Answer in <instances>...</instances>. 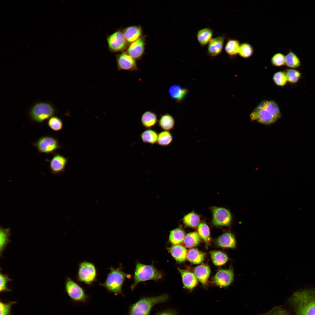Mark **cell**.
Listing matches in <instances>:
<instances>
[{"label":"cell","instance_id":"1","mask_svg":"<svg viewBox=\"0 0 315 315\" xmlns=\"http://www.w3.org/2000/svg\"><path fill=\"white\" fill-rule=\"evenodd\" d=\"M281 116L278 105L274 101L264 100L260 103L251 113L250 118L265 125L273 123Z\"/></svg>","mask_w":315,"mask_h":315},{"label":"cell","instance_id":"2","mask_svg":"<svg viewBox=\"0 0 315 315\" xmlns=\"http://www.w3.org/2000/svg\"><path fill=\"white\" fill-rule=\"evenodd\" d=\"M292 301L297 315H315V289H307L295 293Z\"/></svg>","mask_w":315,"mask_h":315},{"label":"cell","instance_id":"3","mask_svg":"<svg viewBox=\"0 0 315 315\" xmlns=\"http://www.w3.org/2000/svg\"><path fill=\"white\" fill-rule=\"evenodd\" d=\"M131 276L123 271L121 266L116 268L111 266L105 281L103 283H99V285L104 287L108 292L116 295L120 294L123 296L122 291L123 283L126 278H130Z\"/></svg>","mask_w":315,"mask_h":315},{"label":"cell","instance_id":"4","mask_svg":"<svg viewBox=\"0 0 315 315\" xmlns=\"http://www.w3.org/2000/svg\"><path fill=\"white\" fill-rule=\"evenodd\" d=\"M169 296L166 294L141 298L129 307V315H149L153 307L156 304L167 301Z\"/></svg>","mask_w":315,"mask_h":315},{"label":"cell","instance_id":"5","mask_svg":"<svg viewBox=\"0 0 315 315\" xmlns=\"http://www.w3.org/2000/svg\"><path fill=\"white\" fill-rule=\"evenodd\" d=\"M162 272L157 269L153 264L145 265L137 261L133 276V282L131 286L133 290L139 283L148 280L157 281L162 279Z\"/></svg>","mask_w":315,"mask_h":315},{"label":"cell","instance_id":"6","mask_svg":"<svg viewBox=\"0 0 315 315\" xmlns=\"http://www.w3.org/2000/svg\"><path fill=\"white\" fill-rule=\"evenodd\" d=\"M55 112L54 108L50 103L39 102L35 104L31 107L29 115L33 121L42 123L53 116Z\"/></svg>","mask_w":315,"mask_h":315},{"label":"cell","instance_id":"7","mask_svg":"<svg viewBox=\"0 0 315 315\" xmlns=\"http://www.w3.org/2000/svg\"><path fill=\"white\" fill-rule=\"evenodd\" d=\"M97 270L93 263L84 261L79 264L76 276L78 281L91 286L97 281Z\"/></svg>","mask_w":315,"mask_h":315},{"label":"cell","instance_id":"8","mask_svg":"<svg viewBox=\"0 0 315 315\" xmlns=\"http://www.w3.org/2000/svg\"><path fill=\"white\" fill-rule=\"evenodd\" d=\"M65 290L68 296L74 302L86 303L88 300L89 296L84 289L68 276L65 283Z\"/></svg>","mask_w":315,"mask_h":315},{"label":"cell","instance_id":"9","mask_svg":"<svg viewBox=\"0 0 315 315\" xmlns=\"http://www.w3.org/2000/svg\"><path fill=\"white\" fill-rule=\"evenodd\" d=\"M40 153L46 154H55L60 149L61 145L58 140L51 136L46 135L40 137L33 143Z\"/></svg>","mask_w":315,"mask_h":315},{"label":"cell","instance_id":"10","mask_svg":"<svg viewBox=\"0 0 315 315\" xmlns=\"http://www.w3.org/2000/svg\"><path fill=\"white\" fill-rule=\"evenodd\" d=\"M107 40L109 49L112 52L122 51L128 46L123 32L120 31H116L110 35Z\"/></svg>","mask_w":315,"mask_h":315},{"label":"cell","instance_id":"11","mask_svg":"<svg viewBox=\"0 0 315 315\" xmlns=\"http://www.w3.org/2000/svg\"><path fill=\"white\" fill-rule=\"evenodd\" d=\"M212 222L216 225L228 226L232 221V218L230 211L223 208L214 207L212 208Z\"/></svg>","mask_w":315,"mask_h":315},{"label":"cell","instance_id":"12","mask_svg":"<svg viewBox=\"0 0 315 315\" xmlns=\"http://www.w3.org/2000/svg\"><path fill=\"white\" fill-rule=\"evenodd\" d=\"M116 61L118 71H132L138 69L135 59L127 52H123L117 55Z\"/></svg>","mask_w":315,"mask_h":315},{"label":"cell","instance_id":"13","mask_svg":"<svg viewBox=\"0 0 315 315\" xmlns=\"http://www.w3.org/2000/svg\"><path fill=\"white\" fill-rule=\"evenodd\" d=\"M47 160L49 162V168L51 173L58 175L64 172L68 159L62 155L55 153L51 159Z\"/></svg>","mask_w":315,"mask_h":315},{"label":"cell","instance_id":"14","mask_svg":"<svg viewBox=\"0 0 315 315\" xmlns=\"http://www.w3.org/2000/svg\"><path fill=\"white\" fill-rule=\"evenodd\" d=\"M234 274L231 268L228 270H220L216 274L214 278L215 284L220 287L229 286L234 279Z\"/></svg>","mask_w":315,"mask_h":315},{"label":"cell","instance_id":"15","mask_svg":"<svg viewBox=\"0 0 315 315\" xmlns=\"http://www.w3.org/2000/svg\"><path fill=\"white\" fill-rule=\"evenodd\" d=\"M144 38L141 37L132 43L127 49V53L135 59L140 58L144 52Z\"/></svg>","mask_w":315,"mask_h":315},{"label":"cell","instance_id":"16","mask_svg":"<svg viewBox=\"0 0 315 315\" xmlns=\"http://www.w3.org/2000/svg\"><path fill=\"white\" fill-rule=\"evenodd\" d=\"M225 37L219 36L213 38L209 43L207 48V53L210 56L216 57L222 52Z\"/></svg>","mask_w":315,"mask_h":315},{"label":"cell","instance_id":"17","mask_svg":"<svg viewBox=\"0 0 315 315\" xmlns=\"http://www.w3.org/2000/svg\"><path fill=\"white\" fill-rule=\"evenodd\" d=\"M123 33L128 44L131 43L141 37L142 29L140 26H131L125 28Z\"/></svg>","mask_w":315,"mask_h":315},{"label":"cell","instance_id":"18","mask_svg":"<svg viewBox=\"0 0 315 315\" xmlns=\"http://www.w3.org/2000/svg\"><path fill=\"white\" fill-rule=\"evenodd\" d=\"M182 278L183 285L188 289L192 290L197 285V278L194 274L178 268Z\"/></svg>","mask_w":315,"mask_h":315},{"label":"cell","instance_id":"19","mask_svg":"<svg viewBox=\"0 0 315 315\" xmlns=\"http://www.w3.org/2000/svg\"><path fill=\"white\" fill-rule=\"evenodd\" d=\"M172 256L177 262H182L186 259L187 252L183 246L180 245H175L167 248Z\"/></svg>","mask_w":315,"mask_h":315},{"label":"cell","instance_id":"20","mask_svg":"<svg viewBox=\"0 0 315 315\" xmlns=\"http://www.w3.org/2000/svg\"><path fill=\"white\" fill-rule=\"evenodd\" d=\"M217 243L220 247L228 248H235L236 243L234 236L231 233H224L218 238Z\"/></svg>","mask_w":315,"mask_h":315},{"label":"cell","instance_id":"21","mask_svg":"<svg viewBox=\"0 0 315 315\" xmlns=\"http://www.w3.org/2000/svg\"><path fill=\"white\" fill-rule=\"evenodd\" d=\"M188 92L186 89L183 88L177 84L172 85L168 90L169 94L170 97L178 102L183 100L186 96Z\"/></svg>","mask_w":315,"mask_h":315},{"label":"cell","instance_id":"22","mask_svg":"<svg viewBox=\"0 0 315 315\" xmlns=\"http://www.w3.org/2000/svg\"><path fill=\"white\" fill-rule=\"evenodd\" d=\"M210 272V267L206 265L198 266L195 268L194 271V274L196 277L203 285L207 284Z\"/></svg>","mask_w":315,"mask_h":315},{"label":"cell","instance_id":"23","mask_svg":"<svg viewBox=\"0 0 315 315\" xmlns=\"http://www.w3.org/2000/svg\"><path fill=\"white\" fill-rule=\"evenodd\" d=\"M158 122L156 114L151 111H147L142 115L141 123L142 125L147 129H150L154 126Z\"/></svg>","mask_w":315,"mask_h":315},{"label":"cell","instance_id":"24","mask_svg":"<svg viewBox=\"0 0 315 315\" xmlns=\"http://www.w3.org/2000/svg\"><path fill=\"white\" fill-rule=\"evenodd\" d=\"M158 124L161 128L165 131H169L174 128L175 121L172 116L167 113L160 116Z\"/></svg>","mask_w":315,"mask_h":315},{"label":"cell","instance_id":"25","mask_svg":"<svg viewBox=\"0 0 315 315\" xmlns=\"http://www.w3.org/2000/svg\"><path fill=\"white\" fill-rule=\"evenodd\" d=\"M213 32L209 28H205L200 30L197 34L199 43L202 46L206 45L212 39Z\"/></svg>","mask_w":315,"mask_h":315},{"label":"cell","instance_id":"26","mask_svg":"<svg viewBox=\"0 0 315 315\" xmlns=\"http://www.w3.org/2000/svg\"><path fill=\"white\" fill-rule=\"evenodd\" d=\"M185 237L184 231L180 228H177L170 231L169 241L174 245H178L184 241Z\"/></svg>","mask_w":315,"mask_h":315},{"label":"cell","instance_id":"27","mask_svg":"<svg viewBox=\"0 0 315 315\" xmlns=\"http://www.w3.org/2000/svg\"><path fill=\"white\" fill-rule=\"evenodd\" d=\"M240 46L239 42L238 40L229 39L225 44V50L229 56L234 57L239 53Z\"/></svg>","mask_w":315,"mask_h":315},{"label":"cell","instance_id":"28","mask_svg":"<svg viewBox=\"0 0 315 315\" xmlns=\"http://www.w3.org/2000/svg\"><path fill=\"white\" fill-rule=\"evenodd\" d=\"M210 253L213 262L216 266H220L225 264L228 260V256L220 251H210Z\"/></svg>","mask_w":315,"mask_h":315},{"label":"cell","instance_id":"29","mask_svg":"<svg viewBox=\"0 0 315 315\" xmlns=\"http://www.w3.org/2000/svg\"><path fill=\"white\" fill-rule=\"evenodd\" d=\"M204 257V254L196 249H192L188 252L186 258L191 262L198 264L202 262Z\"/></svg>","mask_w":315,"mask_h":315},{"label":"cell","instance_id":"30","mask_svg":"<svg viewBox=\"0 0 315 315\" xmlns=\"http://www.w3.org/2000/svg\"><path fill=\"white\" fill-rule=\"evenodd\" d=\"M141 137L144 142L154 144L157 142L158 135L155 130L148 129L141 134Z\"/></svg>","mask_w":315,"mask_h":315},{"label":"cell","instance_id":"31","mask_svg":"<svg viewBox=\"0 0 315 315\" xmlns=\"http://www.w3.org/2000/svg\"><path fill=\"white\" fill-rule=\"evenodd\" d=\"M200 237L196 232L188 233L185 236L184 241L185 246L188 248H191L197 245L200 242Z\"/></svg>","mask_w":315,"mask_h":315},{"label":"cell","instance_id":"32","mask_svg":"<svg viewBox=\"0 0 315 315\" xmlns=\"http://www.w3.org/2000/svg\"><path fill=\"white\" fill-rule=\"evenodd\" d=\"M10 235L9 228H5L1 227L0 228V252L1 255L7 244L10 242L9 237Z\"/></svg>","mask_w":315,"mask_h":315},{"label":"cell","instance_id":"33","mask_svg":"<svg viewBox=\"0 0 315 315\" xmlns=\"http://www.w3.org/2000/svg\"><path fill=\"white\" fill-rule=\"evenodd\" d=\"M285 65L292 68H296L300 66V60L297 55L292 51L289 52L285 56Z\"/></svg>","mask_w":315,"mask_h":315},{"label":"cell","instance_id":"34","mask_svg":"<svg viewBox=\"0 0 315 315\" xmlns=\"http://www.w3.org/2000/svg\"><path fill=\"white\" fill-rule=\"evenodd\" d=\"M184 223L191 227H196L200 222V216L194 212H190L185 215L183 218Z\"/></svg>","mask_w":315,"mask_h":315},{"label":"cell","instance_id":"35","mask_svg":"<svg viewBox=\"0 0 315 315\" xmlns=\"http://www.w3.org/2000/svg\"><path fill=\"white\" fill-rule=\"evenodd\" d=\"M172 141V136L169 131H162L158 135L157 143L160 146H168L171 144Z\"/></svg>","mask_w":315,"mask_h":315},{"label":"cell","instance_id":"36","mask_svg":"<svg viewBox=\"0 0 315 315\" xmlns=\"http://www.w3.org/2000/svg\"><path fill=\"white\" fill-rule=\"evenodd\" d=\"M198 233L201 238L206 244H209L211 241L209 228L207 225L202 223L198 226Z\"/></svg>","mask_w":315,"mask_h":315},{"label":"cell","instance_id":"37","mask_svg":"<svg viewBox=\"0 0 315 315\" xmlns=\"http://www.w3.org/2000/svg\"><path fill=\"white\" fill-rule=\"evenodd\" d=\"M285 73L287 81L291 83H297L301 78V74L300 72L296 69H288Z\"/></svg>","mask_w":315,"mask_h":315},{"label":"cell","instance_id":"38","mask_svg":"<svg viewBox=\"0 0 315 315\" xmlns=\"http://www.w3.org/2000/svg\"><path fill=\"white\" fill-rule=\"evenodd\" d=\"M47 123L50 128L55 131L61 130L63 127V123L62 120L56 116H53L49 119Z\"/></svg>","mask_w":315,"mask_h":315},{"label":"cell","instance_id":"39","mask_svg":"<svg viewBox=\"0 0 315 315\" xmlns=\"http://www.w3.org/2000/svg\"><path fill=\"white\" fill-rule=\"evenodd\" d=\"M253 52V49L252 46L247 43H243L240 45L239 54L241 57L248 58L251 57Z\"/></svg>","mask_w":315,"mask_h":315},{"label":"cell","instance_id":"40","mask_svg":"<svg viewBox=\"0 0 315 315\" xmlns=\"http://www.w3.org/2000/svg\"><path fill=\"white\" fill-rule=\"evenodd\" d=\"M275 83L279 86H284L288 82L285 73L279 71L275 73L273 76Z\"/></svg>","mask_w":315,"mask_h":315},{"label":"cell","instance_id":"41","mask_svg":"<svg viewBox=\"0 0 315 315\" xmlns=\"http://www.w3.org/2000/svg\"><path fill=\"white\" fill-rule=\"evenodd\" d=\"M12 281L7 274H3L0 272V292L1 293L10 291L11 289L7 286V283Z\"/></svg>","mask_w":315,"mask_h":315},{"label":"cell","instance_id":"42","mask_svg":"<svg viewBox=\"0 0 315 315\" xmlns=\"http://www.w3.org/2000/svg\"><path fill=\"white\" fill-rule=\"evenodd\" d=\"M285 56L282 53H278L274 55L271 59L272 64L276 66H281L285 64Z\"/></svg>","mask_w":315,"mask_h":315},{"label":"cell","instance_id":"43","mask_svg":"<svg viewBox=\"0 0 315 315\" xmlns=\"http://www.w3.org/2000/svg\"><path fill=\"white\" fill-rule=\"evenodd\" d=\"M16 303L11 301L7 303L0 302V315H10L12 306Z\"/></svg>","mask_w":315,"mask_h":315},{"label":"cell","instance_id":"44","mask_svg":"<svg viewBox=\"0 0 315 315\" xmlns=\"http://www.w3.org/2000/svg\"><path fill=\"white\" fill-rule=\"evenodd\" d=\"M157 315H177L176 313L174 311L171 309H167L157 314Z\"/></svg>","mask_w":315,"mask_h":315},{"label":"cell","instance_id":"45","mask_svg":"<svg viewBox=\"0 0 315 315\" xmlns=\"http://www.w3.org/2000/svg\"><path fill=\"white\" fill-rule=\"evenodd\" d=\"M4 52V53H5L6 54V52Z\"/></svg>","mask_w":315,"mask_h":315}]
</instances>
